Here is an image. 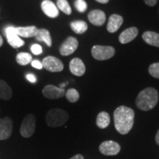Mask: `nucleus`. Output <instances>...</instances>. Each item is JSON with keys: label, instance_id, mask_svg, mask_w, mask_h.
I'll list each match as a JSON object with an SVG mask.
<instances>
[{"label": "nucleus", "instance_id": "f257e3e1", "mask_svg": "<svg viewBox=\"0 0 159 159\" xmlns=\"http://www.w3.org/2000/svg\"><path fill=\"white\" fill-rule=\"evenodd\" d=\"M135 113L129 107L122 105L116 108L114 112V125L120 134H128L131 130L134 123Z\"/></svg>", "mask_w": 159, "mask_h": 159}, {"label": "nucleus", "instance_id": "f03ea898", "mask_svg": "<svg viewBox=\"0 0 159 159\" xmlns=\"http://www.w3.org/2000/svg\"><path fill=\"white\" fill-rule=\"evenodd\" d=\"M158 101V93L154 88H147L139 93L136 99L137 108L144 111L152 110Z\"/></svg>", "mask_w": 159, "mask_h": 159}, {"label": "nucleus", "instance_id": "7ed1b4c3", "mask_svg": "<svg viewBox=\"0 0 159 159\" xmlns=\"http://www.w3.org/2000/svg\"><path fill=\"white\" fill-rule=\"evenodd\" d=\"M68 119V113L60 108L51 109L46 114V122L51 128L63 126L66 123Z\"/></svg>", "mask_w": 159, "mask_h": 159}, {"label": "nucleus", "instance_id": "20e7f679", "mask_svg": "<svg viewBox=\"0 0 159 159\" xmlns=\"http://www.w3.org/2000/svg\"><path fill=\"white\" fill-rule=\"evenodd\" d=\"M36 119L33 114H29L23 119L20 127V134L25 138H30L34 134Z\"/></svg>", "mask_w": 159, "mask_h": 159}, {"label": "nucleus", "instance_id": "39448f33", "mask_svg": "<svg viewBox=\"0 0 159 159\" xmlns=\"http://www.w3.org/2000/svg\"><path fill=\"white\" fill-rule=\"evenodd\" d=\"M91 55L94 58L98 61H105L114 57L115 49L110 46L95 45L91 49Z\"/></svg>", "mask_w": 159, "mask_h": 159}, {"label": "nucleus", "instance_id": "423d86ee", "mask_svg": "<svg viewBox=\"0 0 159 159\" xmlns=\"http://www.w3.org/2000/svg\"><path fill=\"white\" fill-rule=\"evenodd\" d=\"M5 35L7 38V42L13 48L18 49L25 45V41L18 35L16 27L13 26H9L5 28Z\"/></svg>", "mask_w": 159, "mask_h": 159}, {"label": "nucleus", "instance_id": "0eeeda50", "mask_svg": "<svg viewBox=\"0 0 159 159\" xmlns=\"http://www.w3.org/2000/svg\"><path fill=\"white\" fill-rule=\"evenodd\" d=\"M43 68L51 72H60L63 71V63L61 60L54 56H47L43 59Z\"/></svg>", "mask_w": 159, "mask_h": 159}, {"label": "nucleus", "instance_id": "6e6552de", "mask_svg": "<svg viewBox=\"0 0 159 159\" xmlns=\"http://www.w3.org/2000/svg\"><path fill=\"white\" fill-rule=\"evenodd\" d=\"M78 47V41L76 38L69 36L63 41L60 47V53L63 56H68L74 53Z\"/></svg>", "mask_w": 159, "mask_h": 159}, {"label": "nucleus", "instance_id": "1a4fd4ad", "mask_svg": "<svg viewBox=\"0 0 159 159\" xmlns=\"http://www.w3.org/2000/svg\"><path fill=\"white\" fill-rule=\"evenodd\" d=\"M100 152L105 156H116L120 152L121 147L114 141H105L99 147Z\"/></svg>", "mask_w": 159, "mask_h": 159}, {"label": "nucleus", "instance_id": "9d476101", "mask_svg": "<svg viewBox=\"0 0 159 159\" xmlns=\"http://www.w3.org/2000/svg\"><path fill=\"white\" fill-rule=\"evenodd\" d=\"M42 93L46 98L57 99L65 96L66 91L64 89H61L54 85H47L43 89Z\"/></svg>", "mask_w": 159, "mask_h": 159}, {"label": "nucleus", "instance_id": "9b49d317", "mask_svg": "<svg viewBox=\"0 0 159 159\" xmlns=\"http://www.w3.org/2000/svg\"><path fill=\"white\" fill-rule=\"evenodd\" d=\"M13 132V121L8 116L0 119V140L9 139Z\"/></svg>", "mask_w": 159, "mask_h": 159}, {"label": "nucleus", "instance_id": "f8f14e48", "mask_svg": "<svg viewBox=\"0 0 159 159\" xmlns=\"http://www.w3.org/2000/svg\"><path fill=\"white\" fill-rule=\"evenodd\" d=\"M41 9L45 15L49 18L54 19L59 15L58 8L50 0H43L41 2Z\"/></svg>", "mask_w": 159, "mask_h": 159}, {"label": "nucleus", "instance_id": "ddd939ff", "mask_svg": "<svg viewBox=\"0 0 159 159\" xmlns=\"http://www.w3.org/2000/svg\"><path fill=\"white\" fill-rule=\"evenodd\" d=\"M69 70L73 75H76V76H83L85 72V66L82 60L75 57L70 61Z\"/></svg>", "mask_w": 159, "mask_h": 159}, {"label": "nucleus", "instance_id": "4468645a", "mask_svg": "<svg viewBox=\"0 0 159 159\" xmlns=\"http://www.w3.org/2000/svg\"><path fill=\"white\" fill-rule=\"evenodd\" d=\"M88 19L89 21L95 26H102L106 20L105 13L100 10H94L89 13Z\"/></svg>", "mask_w": 159, "mask_h": 159}, {"label": "nucleus", "instance_id": "2eb2a0df", "mask_svg": "<svg viewBox=\"0 0 159 159\" xmlns=\"http://www.w3.org/2000/svg\"><path fill=\"white\" fill-rule=\"evenodd\" d=\"M139 30L136 27H132L130 28L126 29L119 35V41L121 43L125 44V43H128L130 41H134L138 35Z\"/></svg>", "mask_w": 159, "mask_h": 159}, {"label": "nucleus", "instance_id": "dca6fc26", "mask_svg": "<svg viewBox=\"0 0 159 159\" xmlns=\"http://www.w3.org/2000/svg\"><path fill=\"white\" fill-rule=\"evenodd\" d=\"M123 23V18L118 14L111 15L108 19L107 30L109 33H114L119 29Z\"/></svg>", "mask_w": 159, "mask_h": 159}, {"label": "nucleus", "instance_id": "f3484780", "mask_svg": "<svg viewBox=\"0 0 159 159\" xmlns=\"http://www.w3.org/2000/svg\"><path fill=\"white\" fill-rule=\"evenodd\" d=\"M16 30L19 37L32 38L36 35L39 29L35 26H27V27H16Z\"/></svg>", "mask_w": 159, "mask_h": 159}, {"label": "nucleus", "instance_id": "a211bd4d", "mask_svg": "<svg viewBox=\"0 0 159 159\" xmlns=\"http://www.w3.org/2000/svg\"><path fill=\"white\" fill-rule=\"evenodd\" d=\"M142 39L148 44L159 47V34L152 31H146L143 33Z\"/></svg>", "mask_w": 159, "mask_h": 159}, {"label": "nucleus", "instance_id": "6ab92c4d", "mask_svg": "<svg viewBox=\"0 0 159 159\" xmlns=\"http://www.w3.org/2000/svg\"><path fill=\"white\" fill-rule=\"evenodd\" d=\"M13 97V91L11 86L3 80H0V99L10 100Z\"/></svg>", "mask_w": 159, "mask_h": 159}, {"label": "nucleus", "instance_id": "aec40b11", "mask_svg": "<svg viewBox=\"0 0 159 159\" xmlns=\"http://www.w3.org/2000/svg\"><path fill=\"white\" fill-rule=\"evenodd\" d=\"M35 37L37 41H43L48 47H51L52 46V41L50 33L47 29H39L37 34Z\"/></svg>", "mask_w": 159, "mask_h": 159}, {"label": "nucleus", "instance_id": "412c9836", "mask_svg": "<svg viewBox=\"0 0 159 159\" xmlns=\"http://www.w3.org/2000/svg\"><path fill=\"white\" fill-rule=\"evenodd\" d=\"M111 119L110 116L107 112L105 111H102L97 115L96 124L97 127L101 129H105L110 125Z\"/></svg>", "mask_w": 159, "mask_h": 159}, {"label": "nucleus", "instance_id": "4be33fe9", "mask_svg": "<svg viewBox=\"0 0 159 159\" xmlns=\"http://www.w3.org/2000/svg\"><path fill=\"white\" fill-rule=\"evenodd\" d=\"M70 27L71 29L77 34H83L88 29V25L86 22L81 20L72 21L70 24Z\"/></svg>", "mask_w": 159, "mask_h": 159}, {"label": "nucleus", "instance_id": "5701e85b", "mask_svg": "<svg viewBox=\"0 0 159 159\" xmlns=\"http://www.w3.org/2000/svg\"><path fill=\"white\" fill-rule=\"evenodd\" d=\"M33 61V57L30 53L19 52L16 55V62L21 66H26L29 64Z\"/></svg>", "mask_w": 159, "mask_h": 159}, {"label": "nucleus", "instance_id": "b1692460", "mask_svg": "<svg viewBox=\"0 0 159 159\" xmlns=\"http://www.w3.org/2000/svg\"><path fill=\"white\" fill-rule=\"evenodd\" d=\"M57 7L63 12L65 14L70 15L71 13V8L67 0H57Z\"/></svg>", "mask_w": 159, "mask_h": 159}, {"label": "nucleus", "instance_id": "393cba45", "mask_svg": "<svg viewBox=\"0 0 159 159\" xmlns=\"http://www.w3.org/2000/svg\"><path fill=\"white\" fill-rule=\"evenodd\" d=\"M65 96H66V99L69 101V102H72V103L77 102L80 98L79 92L75 89H68V90L66 91Z\"/></svg>", "mask_w": 159, "mask_h": 159}, {"label": "nucleus", "instance_id": "a878e982", "mask_svg": "<svg viewBox=\"0 0 159 159\" xmlns=\"http://www.w3.org/2000/svg\"><path fill=\"white\" fill-rule=\"evenodd\" d=\"M149 73L151 76L159 79V63H154L149 66Z\"/></svg>", "mask_w": 159, "mask_h": 159}, {"label": "nucleus", "instance_id": "bb28decb", "mask_svg": "<svg viewBox=\"0 0 159 159\" xmlns=\"http://www.w3.org/2000/svg\"><path fill=\"white\" fill-rule=\"evenodd\" d=\"M75 8L80 13H83L87 9V3L85 0H76L75 2Z\"/></svg>", "mask_w": 159, "mask_h": 159}, {"label": "nucleus", "instance_id": "cd10ccee", "mask_svg": "<svg viewBox=\"0 0 159 159\" xmlns=\"http://www.w3.org/2000/svg\"><path fill=\"white\" fill-rule=\"evenodd\" d=\"M31 52L33 53L34 55H40L42 53L43 49L42 47H41V45L37 44V43H35V44H33L31 46Z\"/></svg>", "mask_w": 159, "mask_h": 159}, {"label": "nucleus", "instance_id": "c85d7f7f", "mask_svg": "<svg viewBox=\"0 0 159 159\" xmlns=\"http://www.w3.org/2000/svg\"><path fill=\"white\" fill-rule=\"evenodd\" d=\"M31 64H32V66L34 67V68L37 69H43L42 63H41V61H38V60H35V61H32Z\"/></svg>", "mask_w": 159, "mask_h": 159}, {"label": "nucleus", "instance_id": "c756f323", "mask_svg": "<svg viewBox=\"0 0 159 159\" xmlns=\"http://www.w3.org/2000/svg\"><path fill=\"white\" fill-rule=\"evenodd\" d=\"M26 78H27V80L29 81V82H30L32 83H36L37 81L36 77H35L33 74H27L26 75Z\"/></svg>", "mask_w": 159, "mask_h": 159}, {"label": "nucleus", "instance_id": "7c9ffc66", "mask_svg": "<svg viewBox=\"0 0 159 159\" xmlns=\"http://www.w3.org/2000/svg\"><path fill=\"white\" fill-rule=\"evenodd\" d=\"M144 2L147 5L150 6V7H153L158 2V0H144Z\"/></svg>", "mask_w": 159, "mask_h": 159}, {"label": "nucleus", "instance_id": "2f4dec72", "mask_svg": "<svg viewBox=\"0 0 159 159\" xmlns=\"http://www.w3.org/2000/svg\"><path fill=\"white\" fill-rule=\"evenodd\" d=\"M70 159H84V158H83L82 155L77 154V155H75V156H73L72 158H71Z\"/></svg>", "mask_w": 159, "mask_h": 159}, {"label": "nucleus", "instance_id": "473e14b6", "mask_svg": "<svg viewBox=\"0 0 159 159\" xmlns=\"http://www.w3.org/2000/svg\"><path fill=\"white\" fill-rule=\"evenodd\" d=\"M156 142L157 143V144L159 145V129H158V132H157V134L156 135Z\"/></svg>", "mask_w": 159, "mask_h": 159}, {"label": "nucleus", "instance_id": "72a5a7b5", "mask_svg": "<svg viewBox=\"0 0 159 159\" xmlns=\"http://www.w3.org/2000/svg\"><path fill=\"white\" fill-rule=\"evenodd\" d=\"M95 1L99 3H102V4H106L109 2V0H95Z\"/></svg>", "mask_w": 159, "mask_h": 159}, {"label": "nucleus", "instance_id": "f704fd0d", "mask_svg": "<svg viewBox=\"0 0 159 159\" xmlns=\"http://www.w3.org/2000/svg\"><path fill=\"white\" fill-rule=\"evenodd\" d=\"M3 45V38L0 35V47Z\"/></svg>", "mask_w": 159, "mask_h": 159}, {"label": "nucleus", "instance_id": "c9c22d12", "mask_svg": "<svg viewBox=\"0 0 159 159\" xmlns=\"http://www.w3.org/2000/svg\"><path fill=\"white\" fill-rule=\"evenodd\" d=\"M66 85H67V83H62V84L60 85V88H61V89H64V87H65Z\"/></svg>", "mask_w": 159, "mask_h": 159}]
</instances>
